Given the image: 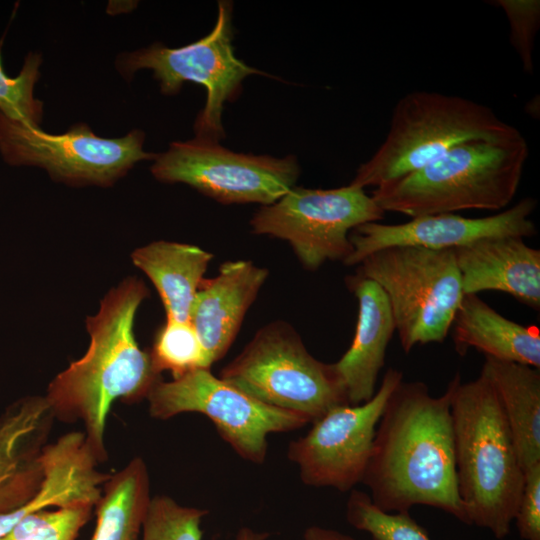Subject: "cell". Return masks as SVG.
I'll return each instance as SVG.
<instances>
[{"label":"cell","mask_w":540,"mask_h":540,"mask_svg":"<svg viewBox=\"0 0 540 540\" xmlns=\"http://www.w3.org/2000/svg\"><path fill=\"white\" fill-rule=\"evenodd\" d=\"M456 478L470 525L504 539L511 530L525 472L498 397L480 373L454 375L451 397Z\"/></svg>","instance_id":"3"},{"label":"cell","mask_w":540,"mask_h":540,"mask_svg":"<svg viewBox=\"0 0 540 540\" xmlns=\"http://www.w3.org/2000/svg\"><path fill=\"white\" fill-rule=\"evenodd\" d=\"M494 3L506 13L511 44L520 57L523 69L531 74L534 39L540 24V1L496 0Z\"/></svg>","instance_id":"27"},{"label":"cell","mask_w":540,"mask_h":540,"mask_svg":"<svg viewBox=\"0 0 540 540\" xmlns=\"http://www.w3.org/2000/svg\"><path fill=\"white\" fill-rule=\"evenodd\" d=\"M514 521L523 540H540V463L525 470Z\"/></svg>","instance_id":"28"},{"label":"cell","mask_w":540,"mask_h":540,"mask_svg":"<svg viewBox=\"0 0 540 540\" xmlns=\"http://www.w3.org/2000/svg\"><path fill=\"white\" fill-rule=\"evenodd\" d=\"M526 139L469 141L372 191L386 213L410 218L467 209L497 211L514 198L528 159Z\"/></svg>","instance_id":"4"},{"label":"cell","mask_w":540,"mask_h":540,"mask_svg":"<svg viewBox=\"0 0 540 540\" xmlns=\"http://www.w3.org/2000/svg\"><path fill=\"white\" fill-rule=\"evenodd\" d=\"M346 284L358 302L356 329L348 350L332 364L350 405H358L374 396L396 330L388 299L378 284L358 274L348 276Z\"/></svg>","instance_id":"17"},{"label":"cell","mask_w":540,"mask_h":540,"mask_svg":"<svg viewBox=\"0 0 540 540\" xmlns=\"http://www.w3.org/2000/svg\"><path fill=\"white\" fill-rule=\"evenodd\" d=\"M402 380L400 370L387 369L370 400L330 409L304 436L290 442L287 457L305 485L347 492L362 483L378 422Z\"/></svg>","instance_id":"13"},{"label":"cell","mask_w":540,"mask_h":540,"mask_svg":"<svg viewBox=\"0 0 540 540\" xmlns=\"http://www.w3.org/2000/svg\"><path fill=\"white\" fill-rule=\"evenodd\" d=\"M219 377L309 423L334 407L350 404L333 364L311 355L298 332L284 321L261 327Z\"/></svg>","instance_id":"6"},{"label":"cell","mask_w":540,"mask_h":540,"mask_svg":"<svg viewBox=\"0 0 540 540\" xmlns=\"http://www.w3.org/2000/svg\"><path fill=\"white\" fill-rule=\"evenodd\" d=\"M92 509L76 504L40 510L24 517L0 540H76Z\"/></svg>","instance_id":"26"},{"label":"cell","mask_w":540,"mask_h":540,"mask_svg":"<svg viewBox=\"0 0 540 540\" xmlns=\"http://www.w3.org/2000/svg\"><path fill=\"white\" fill-rule=\"evenodd\" d=\"M536 206L534 198L525 197L500 213L481 218L441 213L414 217L400 224L365 223L350 232L353 250L344 264H360L372 253L390 247L453 250L486 238L531 237L537 233L530 219Z\"/></svg>","instance_id":"14"},{"label":"cell","mask_w":540,"mask_h":540,"mask_svg":"<svg viewBox=\"0 0 540 540\" xmlns=\"http://www.w3.org/2000/svg\"><path fill=\"white\" fill-rule=\"evenodd\" d=\"M161 182L184 183L222 204L270 205L294 187L297 158L233 152L217 141H176L156 155L151 167Z\"/></svg>","instance_id":"11"},{"label":"cell","mask_w":540,"mask_h":540,"mask_svg":"<svg viewBox=\"0 0 540 540\" xmlns=\"http://www.w3.org/2000/svg\"><path fill=\"white\" fill-rule=\"evenodd\" d=\"M451 328L461 356L474 348L485 357L540 369L539 329L504 317L477 294H464Z\"/></svg>","instance_id":"18"},{"label":"cell","mask_w":540,"mask_h":540,"mask_svg":"<svg viewBox=\"0 0 540 540\" xmlns=\"http://www.w3.org/2000/svg\"><path fill=\"white\" fill-rule=\"evenodd\" d=\"M464 294L500 291L540 309V250L523 238L501 236L453 249Z\"/></svg>","instance_id":"16"},{"label":"cell","mask_w":540,"mask_h":540,"mask_svg":"<svg viewBox=\"0 0 540 540\" xmlns=\"http://www.w3.org/2000/svg\"><path fill=\"white\" fill-rule=\"evenodd\" d=\"M41 55L30 52L16 77L8 76L2 66L0 45V112L7 118L40 128L43 103L33 95L40 77Z\"/></svg>","instance_id":"24"},{"label":"cell","mask_w":540,"mask_h":540,"mask_svg":"<svg viewBox=\"0 0 540 540\" xmlns=\"http://www.w3.org/2000/svg\"><path fill=\"white\" fill-rule=\"evenodd\" d=\"M480 373L498 397L525 472L540 463V369L485 357Z\"/></svg>","instance_id":"20"},{"label":"cell","mask_w":540,"mask_h":540,"mask_svg":"<svg viewBox=\"0 0 540 540\" xmlns=\"http://www.w3.org/2000/svg\"><path fill=\"white\" fill-rule=\"evenodd\" d=\"M208 510L183 506L167 495L151 498L142 540H202L201 523Z\"/></svg>","instance_id":"25"},{"label":"cell","mask_w":540,"mask_h":540,"mask_svg":"<svg viewBox=\"0 0 540 540\" xmlns=\"http://www.w3.org/2000/svg\"><path fill=\"white\" fill-rule=\"evenodd\" d=\"M303 540H355L351 536L335 529L312 525L305 529Z\"/></svg>","instance_id":"29"},{"label":"cell","mask_w":540,"mask_h":540,"mask_svg":"<svg viewBox=\"0 0 540 540\" xmlns=\"http://www.w3.org/2000/svg\"><path fill=\"white\" fill-rule=\"evenodd\" d=\"M454 377L439 396L422 381L402 380L378 422L362 483L384 512L429 506L470 525L459 496L451 417Z\"/></svg>","instance_id":"1"},{"label":"cell","mask_w":540,"mask_h":540,"mask_svg":"<svg viewBox=\"0 0 540 540\" xmlns=\"http://www.w3.org/2000/svg\"><path fill=\"white\" fill-rule=\"evenodd\" d=\"M149 354L155 371L159 374L169 371L173 379L211 366L190 321L166 319L155 334Z\"/></svg>","instance_id":"22"},{"label":"cell","mask_w":540,"mask_h":540,"mask_svg":"<svg viewBox=\"0 0 540 540\" xmlns=\"http://www.w3.org/2000/svg\"><path fill=\"white\" fill-rule=\"evenodd\" d=\"M147 296V287L135 276L113 287L98 312L86 318L87 351L52 379L44 396L55 419L83 424L99 463L108 458L104 434L114 402L146 399L161 379L134 333L137 310Z\"/></svg>","instance_id":"2"},{"label":"cell","mask_w":540,"mask_h":540,"mask_svg":"<svg viewBox=\"0 0 540 540\" xmlns=\"http://www.w3.org/2000/svg\"><path fill=\"white\" fill-rule=\"evenodd\" d=\"M151 498L147 465L135 457L103 485L90 540H140Z\"/></svg>","instance_id":"21"},{"label":"cell","mask_w":540,"mask_h":540,"mask_svg":"<svg viewBox=\"0 0 540 540\" xmlns=\"http://www.w3.org/2000/svg\"><path fill=\"white\" fill-rule=\"evenodd\" d=\"M269 533L258 532L250 527H242L238 530L235 540H267Z\"/></svg>","instance_id":"30"},{"label":"cell","mask_w":540,"mask_h":540,"mask_svg":"<svg viewBox=\"0 0 540 540\" xmlns=\"http://www.w3.org/2000/svg\"><path fill=\"white\" fill-rule=\"evenodd\" d=\"M232 39V5L219 1L217 20L209 34L179 48L154 43L124 53L117 60V69L125 78L137 70L151 69L165 95L177 94L187 81L204 86L206 103L197 115L194 130L196 137L218 142L225 136L224 104L238 97L246 77L264 74L235 56Z\"/></svg>","instance_id":"8"},{"label":"cell","mask_w":540,"mask_h":540,"mask_svg":"<svg viewBox=\"0 0 540 540\" xmlns=\"http://www.w3.org/2000/svg\"><path fill=\"white\" fill-rule=\"evenodd\" d=\"M346 520L373 540H431L426 529L409 512H384L368 493L352 489L346 503Z\"/></svg>","instance_id":"23"},{"label":"cell","mask_w":540,"mask_h":540,"mask_svg":"<svg viewBox=\"0 0 540 540\" xmlns=\"http://www.w3.org/2000/svg\"><path fill=\"white\" fill-rule=\"evenodd\" d=\"M358 265L385 293L405 353L445 340L464 296L453 250L390 247Z\"/></svg>","instance_id":"7"},{"label":"cell","mask_w":540,"mask_h":540,"mask_svg":"<svg viewBox=\"0 0 540 540\" xmlns=\"http://www.w3.org/2000/svg\"><path fill=\"white\" fill-rule=\"evenodd\" d=\"M214 255L185 243L155 241L135 249L133 264L151 280L166 319L188 322L196 294Z\"/></svg>","instance_id":"19"},{"label":"cell","mask_w":540,"mask_h":540,"mask_svg":"<svg viewBox=\"0 0 540 540\" xmlns=\"http://www.w3.org/2000/svg\"><path fill=\"white\" fill-rule=\"evenodd\" d=\"M252 261H226L217 276L204 279L194 299L190 323L212 365L234 342L246 312L268 277Z\"/></svg>","instance_id":"15"},{"label":"cell","mask_w":540,"mask_h":540,"mask_svg":"<svg viewBox=\"0 0 540 540\" xmlns=\"http://www.w3.org/2000/svg\"><path fill=\"white\" fill-rule=\"evenodd\" d=\"M520 136L517 128L478 102L413 91L396 103L385 140L359 166L349 185L377 188L426 166L459 144Z\"/></svg>","instance_id":"5"},{"label":"cell","mask_w":540,"mask_h":540,"mask_svg":"<svg viewBox=\"0 0 540 540\" xmlns=\"http://www.w3.org/2000/svg\"><path fill=\"white\" fill-rule=\"evenodd\" d=\"M144 133L103 138L86 125L49 134L11 120L0 112V152L10 165L38 166L55 180L71 185L110 186L138 161L155 159L143 150Z\"/></svg>","instance_id":"12"},{"label":"cell","mask_w":540,"mask_h":540,"mask_svg":"<svg viewBox=\"0 0 540 540\" xmlns=\"http://www.w3.org/2000/svg\"><path fill=\"white\" fill-rule=\"evenodd\" d=\"M384 216L362 188L293 187L276 202L261 206L250 225L254 234L287 241L302 266L315 271L327 261L344 263L353 250L350 232Z\"/></svg>","instance_id":"9"},{"label":"cell","mask_w":540,"mask_h":540,"mask_svg":"<svg viewBox=\"0 0 540 540\" xmlns=\"http://www.w3.org/2000/svg\"><path fill=\"white\" fill-rule=\"evenodd\" d=\"M146 399L149 414L156 419L186 412L205 415L240 457L255 464L264 463L270 434L309 424L296 413L255 399L210 369H197L171 381L160 379Z\"/></svg>","instance_id":"10"}]
</instances>
